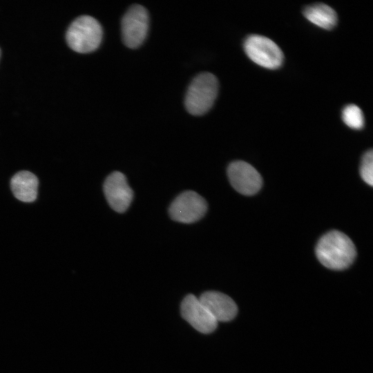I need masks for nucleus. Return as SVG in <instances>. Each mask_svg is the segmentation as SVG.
<instances>
[{"instance_id":"1","label":"nucleus","mask_w":373,"mask_h":373,"mask_svg":"<svg viewBox=\"0 0 373 373\" xmlns=\"http://www.w3.org/2000/svg\"><path fill=\"white\" fill-rule=\"evenodd\" d=\"M316 254L321 263L328 269L342 270L355 259L356 251L352 240L341 231L326 233L318 241Z\"/></svg>"},{"instance_id":"2","label":"nucleus","mask_w":373,"mask_h":373,"mask_svg":"<svg viewBox=\"0 0 373 373\" xmlns=\"http://www.w3.org/2000/svg\"><path fill=\"white\" fill-rule=\"evenodd\" d=\"M218 81L210 73L198 75L190 84L184 104L187 111L193 115H201L212 107L218 92Z\"/></svg>"},{"instance_id":"3","label":"nucleus","mask_w":373,"mask_h":373,"mask_svg":"<svg viewBox=\"0 0 373 373\" xmlns=\"http://www.w3.org/2000/svg\"><path fill=\"white\" fill-rule=\"evenodd\" d=\"M102 28L93 17L84 15L77 17L66 32L68 46L79 53H88L96 50L101 44Z\"/></svg>"},{"instance_id":"4","label":"nucleus","mask_w":373,"mask_h":373,"mask_svg":"<svg viewBox=\"0 0 373 373\" xmlns=\"http://www.w3.org/2000/svg\"><path fill=\"white\" fill-rule=\"evenodd\" d=\"M244 50L250 59L264 68L276 69L283 62V53L278 46L262 35L249 36L244 42Z\"/></svg>"},{"instance_id":"5","label":"nucleus","mask_w":373,"mask_h":373,"mask_svg":"<svg viewBox=\"0 0 373 373\" xmlns=\"http://www.w3.org/2000/svg\"><path fill=\"white\" fill-rule=\"evenodd\" d=\"M207 203L198 193L185 191L177 196L169 208L172 220L186 224L198 221L206 213Z\"/></svg>"},{"instance_id":"6","label":"nucleus","mask_w":373,"mask_h":373,"mask_svg":"<svg viewBox=\"0 0 373 373\" xmlns=\"http://www.w3.org/2000/svg\"><path fill=\"white\" fill-rule=\"evenodd\" d=\"M149 18L147 10L140 5L128 8L122 19V36L124 44L131 48L140 46L146 39Z\"/></svg>"},{"instance_id":"7","label":"nucleus","mask_w":373,"mask_h":373,"mask_svg":"<svg viewBox=\"0 0 373 373\" xmlns=\"http://www.w3.org/2000/svg\"><path fill=\"white\" fill-rule=\"evenodd\" d=\"M227 175L231 186L240 193L251 195L260 189L262 178L251 164L238 160L231 162L227 168Z\"/></svg>"},{"instance_id":"8","label":"nucleus","mask_w":373,"mask_h":373,"mask_svg":"<svg viewBox=\"0 0 373 373\" xmlns=\"http://www.w3.org/2000/svg\"><path fill=\"white\" fill-rule=\"evenodd\" d=\"M104 192L110 207L118 213L126 211L133 198L126 176L119 171H113L106 178Z\"/></svg>"},{"instance_id":"9","label":"nucleus","mask_w":373,"mask_h":373,"mask_svg":"<svg viewBox=\"0 0 373 373\" xmlns=\"http://www.w3.org/2000/svg\"><path fill=\"white\" fill-rule=\"evenodd\" d=\"M180 309L183 318L198 332L209 334L216 329L218 321L194 295L186 296Z\"/></svg>"},{"instance_id":"10","label":"nucleus","mask_w":373,"mask_h":373,"mask_svg":"<svg viewBox=\"0 0 373 373\" xmlns=\"http://www.w3.org/2000/svg\"><path fill=\"white\" fill-rule=\"evenodd\" d=\"M198 298L218 322L231 321L238 313L236 303L223 293L208 291L202 293Z\"/></svg>"},{"instance_id":"11","label":"nucleus","mask_w":373,"mask_h":373,"mask_svg":"<svg viewBox=\"0 0 373 373\" xmlns=\"http://www.w3.org/2000/svg\"><path fill=\"white\" fill-rule=\"evenodd\" d=\"M38 184L39 181L36 175L28 171L17 173L10 181L13 195L20 201L25 202L35 200Z\"/></svg>"},{"instance_id":"12","label":"nucleus","mask_w":373,"mask_h":373,"mask_svg":"<svg viewBox=\"0 0 373 373\" xmlns=\"http://www.w3.org/2000/svg\"><path fill=\"white\" fill-rule=\"evenodd\" d=\"M303 15L311 23L326 30L332 29L337 23L336 12L325 3H314L306 7Z\"/></svg>"},{"instance_id":"13","label":"nucleus","mask_w":373,"mask_h":373,"mask_svg":"<svg viewBox=\"0 0 373 373\" xmlns=\"http://www.w3.org/2000/svg\"><path fill=\"white\" fill-rule=\"evenodd\" d=\"M342 119L347 126L354 129H361L364 126L363 112L355 104H349L343 108Z\"/></svg>"},{"instance_id":"14","label":"nucleus","mask_w":373,"mask_h":373,"mask_svg":"<svg viewBox=\"0 0 373 373\" xmlns=\"http://www.w3.org/2000/svg\"><path fill=\"white\" fill-rule=\"evenodd\" d=\"M360 174L365 182L373 185V151H367L362 157Z\"/></svg>"},{"instance_id":"15","label":"nucleus","mask_w":373,"mask_h":373,"mask_svg":"<svg viewBox=\"0 0 373 373\" xmlns=\"http://www.w3.org/2000/svg\"><path fill=\"white\" fill-rule=\"evenodd\" d=\"M0 57H1V49H0Z\"/></svg>"}]
</instances>
